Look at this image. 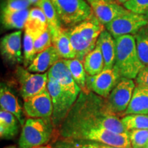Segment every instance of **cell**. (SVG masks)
Here are the masks:
<instances>
[{"mask_svg": "<svg viewBox=\"0 0 148 148\" xmlns=\"http://www.w3.org/2000/svg\"><path fill=\"white\" fill-rule=\"evenodd\" d=\"M145 17L147 18V19L148 20V11H147V12H146V13L145 14Z\"/></svg>", "mask_w": 148, "mask_h": 148, "instance_id": "cell-40", "label": "cell"}, {"mask_svg": "<svg viewBox=\"0 0 148 148\" xmlns=\"http://www.w3.org/2000/svg\"><path fill=\"white\" fill-rule=\"evenodd\" d=\"M0 106L1 109L14 114L22 126L25 124L26 115L19 105L17 98L8 88L3 86L0 90Z\"/></svg>", "mask_w": 148, "mask_h": 148, "instance_id": "cell-18", "label": "cell"}, {"mask_svg": "<svg viewBox=\"0 0 148 148\" xmlns=\"http://www.w3.org/2000/svg\"><path fill=\"white\" fill-rule=\"evenodd\" d=\"M29 13L28 9L18 12L3 11L2 23L8 29H23L25 27Z\"/></svg>", "mask_w": 148, "mask_h": 148, "instance_id": "cell-24", "label": "cell"}, {"mask_svg": "<svg viewBox=\"0 0 148 148\" xmlns=\"http://www.w3.org/2000/svg\"><path fill=\"white\" fill-rule=\"evenodd\" d=\"M24 28L32 31L38 36L48 28L47 18L39 7L33 8L29 10V16Z\"/></svg>", "mask_w": 148, "mask_h": 148, "instance_id": "cell-22", "label": "cell"}, {"mask_svg": "<svg viewBox=\"0 0 148 148\" xmlns=\"http://www.w3.org/2000/svg\"><path fill=\"white\" fill-rule=\"evenodd\" d=\"M60 59L62 58L58 51L51 45L42 52L37 53L31 64L27 66V70L32 73H46Z\"/></svg>", "mask_w": 148, "mask_h": 148, "instance_id": "cell-15", "label": "cell"}, {"mask_svg": "<svg viewBox=\"0 0 148 148\" xmlns=\"http://www.w3.org/2000/svg\"><path fill=\"white\" fill-rule=\"evenodd\" d=\"M23 110L28 118L51 120L52 100L47 88L38 95L24 100Z\"/></svg>", "mask_w": 148, "mask_h": 148, "instance_id": "cell-9", "label": "cell"}, {"mask_svg": "<svg viewBox=\"0 0 148 148\" xmlns=\"http://www.w3.org/2000/svg\"><path fill=\"white\" fill-rule=\"evenodd\" d=\"M53 128L51 120L27 118L18 139L19 148H34L46 145L52 138Z\"/></svg>", "mask_w": 148, "mask_h": 148, "instance_id": "cell-3", "label": "cell"}, {"mask_svg": "<svg viewBox=\"0 0 148 148\" xmlns=\"http://www.w3.org/2000/svg\"><path fill=\"white\" fill-rule=\"evenodd\" d=\"M37 6L39 7L45 14L49 31L62 27L60 18L50 0H40Z\"/></svg>", "mask_w": 148, "mask_h": 148, "instance_id": "cell-25", "label": "cell"}, {"mask_svg": "<svg viewBox=\"0 0 148 148\" xmlns=\"http://www.w3.org/2000/svg\"><path fill=\"white\" fill-rule=\"evenodd\" d=\"M55 148H92L88 143H81L75 140L63 138L55 144Z\"/></svg>", "mask_w": 148, "mask_h": 148, "instance_id": "cell-33", "label": "cell"}, {"mask_svg": "<svg viewBox=\"0 0 148 148\" xmlns=\"http://www.w3.org/2000/svg\"><path fill=\"white\" fill-rule=\"evenodd\" d=\"M114 39L116 58L114 69L121 77L135 79L145 66L138 57L134 36L123 35Z\"/></svg>", "mask_w": 148, "mask_h": 148, "instance_id": "cell-2", "label": "cell"}, {"mask_svg": "<svg viewBox=\"0 0 148 148\" xmlns=\"http://www.w3.org/2000/svg\"><path fill=\"white\" fill-rule=\"evenodd\" d=\"M88 145L92 148H132V147H115V146H110L105 144L97 143V142L90 141L88 143Z\"/></svg>", "mask_w": 148, "mask_h": 148, "instance_id": "cell-35", "label": "cell"}, {"mask_svg": "<svg viewBox=\"0 0 148 148\" xmlns=\"http://www.w3.org/2000/svg\"><path fill=\"white\" fill-rule=\"evenodd\" d=\"M88 1H89V0H88Z\"/></svg>", "mask_w": 148, "mask_h": 148, "instance_id": "cell-41", "label": "cell"}, {"mask_svg": "<svg viewBox=\"0 0 148 148\" xmlns=\"http://www.w3.org/2000/svg\"><path fill=\"white\" fill-rule=\"evenodd\" d=\"M132 148H147L148 146V129L132 130L127 132Z\"/></svg>", "mask_w": 148, "mask_h": 148, "instance_id": "cell-29", "label": "cell"}, {"mask_svg": "<svg viewBox=\"0 0 148 148\" xmlns=\"http://www.w3.org/2000/svg\"><path fill=\"white\" fill-rule=\"evenodd\" d=\"M136 114H148V86L136 84L124 116Z\"/></svg>", "mask_w": 148, "mask_h": 148, "instance_id": "cell-19", "label": "cell"}, {"mask_svg": "<svg viewBox=\"0 0 148 148\" xmlns=\"http://www.w3.org/2000/svg\"><path fill=\"white\" fill-rule=\"evenodd\" d=\"M82 62L85 71L89 76L101 73L104 69V60L99 46L96 45L95 47L85 56Z\"/></svg>", "mask_w": 148, "mask_h": 148, "instance_id": "cell-20", "label": "cell"}, {"mask_svg": "<svg viewBox=\"0 0 148 148\" xmlns=\"http://www.w3.org/2000/svg\"><path fill=\"white\" fill-rule=\"evenodd\" d=\"M103 128L117 133L127 130L119 116L111 113L106 101L93 92L80 91L69 114L60 127L63 138L77 140L92 129Z\"/></svg>", "mask_w": 148, "mask_h": 148, "instance_id": "cell-1", "label": "cell"}, {"mask_svg": "<svg viewBox=\"0 0 148 148\" xmlns=\"http://www.w3.org/2000/svg\"><path fill=\"white\" fill-rule=\"evenodd\" d=\"M136 83L132 79L121 77L117 84L106 99L107 106L111 113L119 116L124 115L127 108Z\"/></svg>", "mask_w": 148, "mask_h": 148, "instance_id": "cell-6", "label": "cell"}, {"mask_svg": "<svg viewBox=\"0 0 148 148\" xmlns=\"http://www.w3.org/2000/svg\"><path fill=\"white\" fill-rule=\"evenodd\" d=\"M17 118L10 112L1 109L0 111V136L1 138L10 139L18 131Z\"/></svg>", "mask_w": 148, "mask_h": 148, "instance_id": "cell-21", "label": "cell"}, {"mask_svg": "<svg viewBox=\"0 0 148 148\" xmlns=\"http://www.w3.org/2000/svg\"><path fill=\"white\" fill-rule=\"evenodd\" d=\"M47 73L48 77L56 81L63 89L78 97L81 89L74 80L71 71L63 59H60L53 64L49 69Z\"/></svg>", "mask_w": 148, "mask_h": 148, "instance_id": "cell-13", "label": "cell"}, {"mask_svg": "<svg viewBox=\"0 0 148 148\" xmlns=\"http://www.w3.org/2000/svg\"><path fill=\"white\" fill-rule=\"evenodd\" d=\"M119 1V3H121V4H124V3L126 2L127 0H117Z\"/></svg>", "mask_w": 148, "mask_h": 148, "instance_id": "cell-38", "label": "cell"}, {"mask_svg": "<svg viewBox=\"0 0 148 148\" xmlns=\"http://www.w3.org/2000/svg\"><path fill=\"white\" fill-rule=\"evenodd\" d=\"M147 148H148V146H147Z\"/></svg>", "mask_w": 148, "mask_h": 148, "instance_id": "cell-42", "label": "cell"}, {"mask_svg": "<svg viewBox=\"0 0 148 148\" xmlns=\"http://www.w3.org/2000/svg\"><path fill=\"white\" fill-rule=\"evenodd\" d=\"M34 148H53V147H52V146H51V145H49V144H46V145L38 146V147H36Z\"/></svg>", "mask_w": 148, "mask_h": 148, "instance_id": "cell-36", "label": "cell"}, {"mask_svg": "<svg viewBox=\"0 0 148 148\" xmlns=\"http://www.w3.org/2000/svg\"><path fill=\"white\" fill-rule=\"evenodd\" d=\"M31 3L29 0H8L3 11L5 12H18L26 10Z\"/></svg>", "mask_w": 148, "mask_h": 148, "instance_id": "cell-32", "label": "cell"}, {"mask_svg": "<svg viewBox=\"0 0 148 148\" xmlns=\"http://www.w3.org/2000/svg\"><path fill=\"white\" fill-rule=\"evenodd\" d=\"M60 18L67 27L77 25L92 14L91 7L84 0H50Z\"/></svg>", "mask_w": 148, "mask_h": 148, "instance_id": "cell-4", "label": "cell"}, {"mask_svg": "<svg viewBox=\"0 0 148 148\" xmlns=\"http://www.w3.org/2000/svg\"><path fill=\"white\" fill-rule=\"evenodd\" d=\"M52 45L51 36L49 29H46L38 38L35 40L34 49L36 53H40Z\"/></svg>", "mask_w": 148, "mask_h": 148, "instance_id": "cell-30", "label": "cell"}, {"mask_svg": "<svg viewBox=\"0 0 148 148\" xmlns=\"http://www.w3.org/2000/svg\"><path fill=\"white\" fill-rule=\"evenodd\" d=\"M121 78L115 69H103L93 76L87 75L88 89L97 95L106 99Z\"/></svg>", "mask_w": 148, "mask_h": 148, "instance_id": "cell-11", "label": "cell"}, {"mask_svg": "<svg viewBox=\"0 0 148 148\" xmlns=\"http://www.w3.org/2000/svg\"><path fill=\"white\" fill-rule=\"evenodd\" d=\"M127 132L132 130H147L148 114H128L121 118Z\"/></svg>", "mask_w": 148, "mask_h": 148, "instance_id": "cell-28", "label": "cell"}, {"mask_svg": "<svg viewBox=\"0 0 148 148\" xmlns=\"http://www.w3.org/2000/svg\"><path fill=\"white\" fill-rule=\"evenodd\" d=\"M39 36L32 31L25 29L23 36V62L25 66H28L36 56L34 49L35 40Z\"/></svg>", "mask_w": 148, "mask_h": 148, "instance_id": "cell-27", "label": "cell"}, {"mask_svg": "<svg viewBox=\"0 0 148 148\" xmlns=\"http://www.w3.org/2000/svg\"><path fill=\"white\" fill-rule=\"evenodd\" d=\"M88 2L93 14L104 26L117 16L129 11L112 0H89Z\"/></svg>", "mask_w": 148, "mask_h": 148, "instance_id": "cell-12", "label": "cell"}, {"mask_svg": "<svg viewBox=\"0 0 148 148\" xmlns=\"http://www.w3.org/2000/svg\"><path fill=\"white\" fill-rule=\"evenodd\" d=\"M135 79L136 85L148 86V66H144Z\"/></svg>", "mask_w": 148, "mask_h": 148, "instance_id": "cell-34", "label": "cell"}, {"mask_svg": "<svg viewBox=\"0 0 148 148\" xmlns=\"http://www.w3.org/2000/svg\"><path fill=\"white\" fill-rule=\"evenodd\" d=\"M148 25L145 14H136L128 11L105 25V28L114 38L123 35H135L142 27Z\"/></svg>", "mask_w": 148, "mask_h": 148, "instance_id": "cell-7", "label": "cell"}, {"mask_svg": "<svg viewBox=\"0 0 148 148\" xmlns=\"http://www.w3.org/2000/svg\"><path fill=\"white\" fill-rule=\"evenodd\" d=\"M63 60L71 71L74 80L81 89V91L86 93L90 92V91L88 89L87 84H86L87 74L85 71L82 61L77 58L63 59Z\"/></svg>", "mask_w": 148, "mask_h": 148, "instance_id": "cell-23", "label": "cell"}, {"mask_svg": "<svg viewBox=\"0 0 148 148\" xmlns=\"http://www.w3.org/2000/svg\"><path fill=\"white\" fill-rule=\"evenodd\" d=\"M47 88L52 100L51 121L54 127H60L69 114L77 97L63 89L56 81L50 77H48Z\"/></svg>", "mask_w": 148, "mask_h": 148, "instance_id": "cell-5", "label": "cell"}, {"mask_svg": "<svg viewBox=\"0 0 148 148\" xmlns=\"http://www.w3.org/2000/svg\"><path fill=\"white\" fill-rule=\"evenodd\" d=\"M96 45L100 48L104 60V69H113L116 58V42L114 37L105 28L99 35Z\"/></svg>", "mask_w": 148, "mask_h": 148, "instance_id": "cell-16", "label": "cell"}, {"mask_svg": "<svg viewBox=\"0 0 148 148\" xmlns=\"http://www.w3.org/2000/svg\"><path fill=\"white\" fill-rule=\"evenodd\" d=\"M77 140H89L110 146L132 147L128 133H117L103 128L92 129L80 135Z\"/></svg>", "mask_w": 148, "mask_h": 148, "instance_id": "cell-10", "label": "cell"}, {"mask_svg": "<svg viewBox=\"0 0 148 148\" xmlns=\"http://www.w3.org/2000/svg\"><path fill=\"white\" fill-rule=\"evenodd\" d=\"M134 36L140 60L144 66H148V25L142 27Z\"/></svg>", "mask_w": 148, "mask_h": 148, "instance_id": "cell-26", "label": "cell"}, {"mask_svg": "<svg viewBox=\"0 0 148 148\" xmlns=\"http://www.w3.org/2000/svg\"><path fill=\"white\" fill-rule=\"evenodd\" d=\"M51 36L52 45L55 47L62 59L75 58V52L66 34L65 28L60 27L59 29L49 31Z\"/></svg>", "mask_w": 148, "mask_h": 148, "instance_id": "cell-17", "label": "cell"}, {"mask_svg": "<svg viewBox=\"0 0 148 148\" xmlns=\"http://www.w3.org/2000/svg\"><path fill=\"white\" fill-rule=\"evenodd\" d=\"M1 53L3 56L12 63H21L23 61L22 55L21 32H12L3 37L1 41Z\"/></svg>", "mask_w": 148, "mask_h": 148, "instance_id": "cell-14", "label": "cell"}, {"mask_svg": "<svg viewBox=\"0 0 148 148\" xmlns=\"http://www.w3.org/2000/svg\"><path fill=\"white\" fill-rule=\"evenodd\" d=\"M123 7L134 13L145 14L148 11V0H127Z\"/></svg>", "mask_w": 148, "mask_h": 148, "instance_id": "cell-31", "label": "cell"}, {"mask_svg": "<svg viewBox=\"0 0 148 148\" xmlns=\"http://www.w3.org/2000/svg\"><path fill=\"white\" fill-rule=\"evenodd\" d=\"M3 148H17V147H16L15 145H9V146H7V147H5Z\"/></svg>", "mask_w": 148, "mask_h": 148, "instance_id": "cell-39", "label": "cell"}, {"mask_svg": "<svg viewBox=\"0 0 148 148\" xmlns=\"http://www.w3.org/2000/svg\"><path fill=\"white\" fill-rule=\"evenodd\" d=\"M16 74L20 86V93L24 100L38 95L47 88L48 73H32L18 66Z\"/></svg>", "mask_w": 148, "mask_h": 148, "instance_id": "cell-8", "label": "cell"}, {"mask_svg": "<svg viewBox=\"0 0 148 148\" xmlns=\"http://www.w3.org/2000/svg\"><path fill=\"white\" fill-rule=\"evenodd\" d=\"M29 2L31 3V4H35V5H38V3L40 2V0H29Z\"/></svg>", "mask_w": 148, "mask_h": 148, "instance_id": "cell-37", "label": "cell"}]
</instances>
